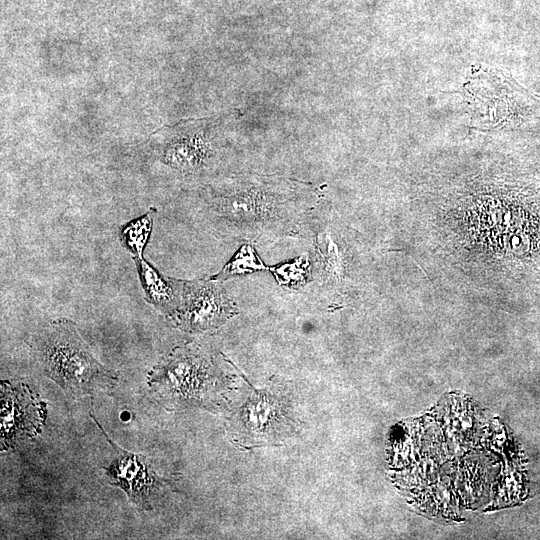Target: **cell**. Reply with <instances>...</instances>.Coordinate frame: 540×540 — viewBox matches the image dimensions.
Masks as SVG:
<instances>
[{"label":"cell","mask_w":540,"mask_h":540,"mask_svg":"<svg viewBox=\"0 0 540 540\" xmlns=\"http://www.w3.org/2000/svg\"><path fill=\"white\" fill-rule=\"evenodd\" d=\"M312 194L308 184L272 176L238 178L216 191L213 212L244 235H257L292 222Z\"/></svg>","instance_id":"6da1fadb"},{"label":"cell","mask_w":540,"mask_h":540,"mask_svg":"<svg viewBox=\"0 0 540 540\" xmlns=\"http://www.w3.org/2000/svg\"><path fill=\"white\" fill-rule=\"evenodd\" d=\"M40 351L48 376L74 394L91 393L117 381L115 372L93 357L70 320L59 319L47 327Z\"/></svg>","instance_id":"7a4b0ae2"},{"label":"cell","mask_w":540,"mask_h":540,"mask_svg":"<svg viewBox=\"0 0 540 540\" xmlns=\"http://www.w3.org/2000/svg\"><path fill=\"white\" fill-rule=\"evenodd\" d=\"M237 313L221 281L181 280L179 301L168 315L180 329L204 332L220 327Z\"/></svg>","instance_id":"3957f363"},{"label":"cell","mask_w":540,"mask_h":540,"mask_svg":"<svg viewBox=\"0 0 540 540\" xmlns=\"http://www.w3.org/2000/svg\"><path fill=\"white\" fill-rule=\"evenodd\" d=\"M286 396L273 387L251 394L238 413V423L247 441L269 443L293 429Z\"/></svg>","instance_id":"277c9868"},{"label":"cell","mask_w":540,"mask_h":540,"mask_svg":"<svg viewBox=\"0 0 540 540\" xmlns=\"http://www.w3.org/2000/svg\"><path fill=\"white\" fill-rule=\"evenodd\" d=\"M109 442L116 451V457L106 468L109 481L125 491L134 504L150 509L149 494L157 484V475L151 470L146 457L124 451L111 440Z\"/></svg>","instance_id":"5b68a950"},{"label":"cell","mask_w":540,"mask_h":540,"mask_svg":"<svg viewBox=\"0 0 540 540\" xmlns=\"http://www.w3.org/2000/svg\"><path fill=\"white\" fill-rule=\"evenodd\" d=\"M210 368L202 352L190 347L179 348L155 369L154 379L169 382L173 391L190 397L207 382Z\"/></svg>","instance_id":"8992f818"},{"label":"cell","mask_w":540,"mask_h":540,"mask_svg":"<svg viewBox=\"0 0 540 540\" xmlns=\"http://www.w3.org/2000/svg\"><path fill=\"white\" fill-rule=\"evenodd\" d=\"M212 156L211 143L200 133L175 137L161 153L164 163L189 173L203 168Z\"/></svg>","instance_id":"52a82bcc"},{"label":"cell","mask_w":540,"mask_h":540,"mask_svg":"<svg viewBox=\"0 0 540 540\" xmlns=\"http://www.w3.org/2000/svg\"><path fill=\"white\" fill-rule=\"evenodd\" d=\"M133 260L146 301L169 315L178 304L181 280L164 277L143 257L133 258Z\"/></svg>","instance_id":"ba28073f"},{"label":"cell","mask_w":540,"mask_h":540,"mask_svg":"<svg viewBox=\"0 0 540 540\" xmlns=\"http://www.w3.org/2000/svg\"><path fill=\"white\" fill-rule=\"evenodd\" d=\"M156 213L157 210L151 207L144 215L131 220L120 228V242L132 254L133 258L143 257Z\"/></svg>","instance_id":"9c48e42d"},{"label":"cell","mask_w":540,"mask_h":540,"mask_svg":"<svg viewBox=\"0 0 540 540\" xmlns=\"http://www.w3.org/2000/svg\"><path fill=\"white\" fill-rule=\"evenodd\" d=\"M316 259L325 281L335 284L341 280L343 264L340 251L327 230L317 234Z\"/></svg>","instance_id":"30bf717a"},{"label":"cell","mask_w":540,"mask_h":540,"mask_svg":"<svg viewBox=\"0 0 540 540\" xmlns=\"http://www.w3.org/2000/svg\"><path fill=\"white\" fill-rule=\"evenodd\" d=\"M266 267L256 251L250 245H243L232 259L218 274L211 277L214 280L223 281L231 276L242 275L254 271L266 270Z\"/></svg>","instance_id":"8fae6325"},{"label":"cell","mask_w":540,"mask_h":540,"mask_svg":"<svg viewBox=\"0 0 540 540\" xmlns=\"http://www.w3.org/2000/svg\"><path fill=\"white\" fill-rule=\"evenodd\" d=\"M279 284L286 287H298L306 284L310 278V262L306 255L291 262L268 267Z\"/></svg>","instance_id":"7c38bea8"}]
</instances>
